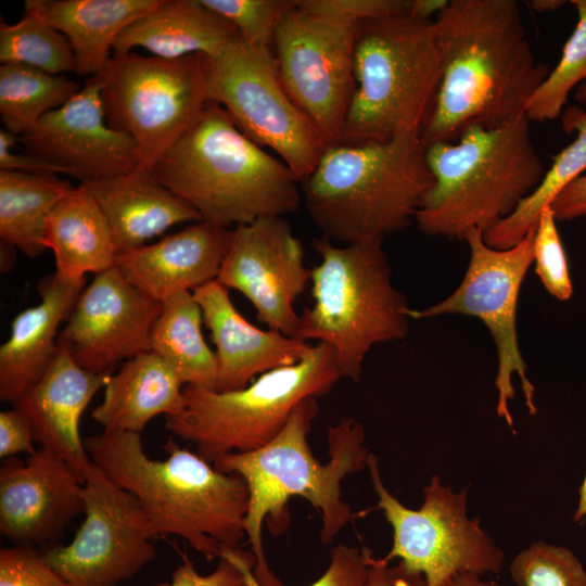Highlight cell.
<instances>
[{
	"mask_svg": "<svg viewBox=\"0 0 586 586\" xmlns=\"http://www.w3.org/2000/svg\"><path fill=\"white\" fill-rule=\"evenodd\" d=\"M523 22L514 0L447 1L434 18L443 73L420 135L424 146L524 114L550 67L536 59Z\"/></svg>",
	"mask_w": 586,
	"mask_h": 586,
	"instance_id": "obj_1",
	"label": "cell"
},
{
	"mask_svg": "<svg viewBox=\"0 0 586 586\" xmlns=\"http://www.w3.org/2000/svg\"><path fill=\"white\" fill-rule=\"evenodd\" d=\"M318 413L316 397H307L292 411L280 433L264 446L245 453L218 457L213 466L224 473H237L249 489L245 536L256 558L254 574L264 586H281L270 571L263 546V526L272 534L289 523L286 505L302 497L320 513V540L328 545L353 520L351 507L342 499V481L367 468L370 451L364 445L362 424L345 417L327 431L329 462L313 455L307 435Z\"/></svg>",
	"mask_w": 586,
	"mask_h": 586,
	"instance_id": "obj_2",
	"label": "cell"
},
{
	"mask_svg": "<svg viewBox=\"0 0 586 586\" xmlns=\"http://www.w3.org/2000/svg\"><path fill=\"white\" fill-rule=\"evenodd\" d=\"M84 443L91 461L138 500L153 538L178 536L211 561L245 536L250 497L239 474L217 470L173 437L165 459L149 457L139 433L103 430Z\"/></svg>",
	"mask_w": 586,
	"mask_h": 586,
	"instance_id": "obj_3",
	"label": "cell"
},
{
	"mask_svg": "<svg viewBox=\"0 0 586 586\" xmlns=\"http://www.w3.org/2000/svg\"><path fill=\"white\" fill-rule=\"evenodd\" d=\"M151 174L203 221L227 229L283 217L301 204L300 181L290 167L241 132L213 101Z\"/></svg>",
	"mask_w": 586,
	"mask_h": 586,
	"instance_id": "obj_4",
	"label": "cell"
},
{
	"mask_svg": "<svg viewBox=\"0 0 586 586\" xmlns=\"http://www.w3.org/2000/svg\"><path fill=\"white\" fill-rule=\"evenodd\" d=\"M420 135L328 146L301 181L307 214L323 237L349 244L410 226L433 184Z\"/></svg>",
	"mask_w": 586,
	"mask_h": 586,
	"instance_id": "obj_5",
	"label": "cell"
},
{
	"mask_svg": "<svg viewBox=\"0 0 586 586\" xmlns=\"http://www.w3.org/2000/svg\"><path fill=\"white\" fill-rule=\"evenodd\" d=\"M530 123L523 114L494 128L472 125L455 141L425 146L433 184L415 217L419 230L463 240L508 217L546 173Z\"/></svg>",
	"mask_w": 586,
	"mask_h": 586,
	"instance_id": "obj_6",
	"label": "cell"
},
{
	"mask_svg": "<svg viewBox=\"0 0 586 586\" xmlns=\"http://www.w3.org/2000/svg\"><path fill=\"white\" fill-rule=\"evenodd\" d=\"M383 239L336 245L314 239L320 256L311 268L314 303L300 315L297 340L330 345L342 378L358 382L370 349L409 331L406 296L392 282Z\"/></svg>",
	"mask_w": 586,
	"mask_h": 586,
	"instance_id": "obj_7",
	"label": "cell"
},
{
	"mask_svg": "<svg viewBox=\"0 0 586 586\" xmlns=\"http://www.w3.org/2000/svg\"><path fill=\"white\" fill-rule=\"evenodd\" d=\"M442 73L443 56L434 20L403 13L358 24L355 90L341 144L421 133Z\"/></svg>",
	"mask_w": 586,
	"mask_h": 586,
	"instance_id": "obj_8",
	"label": "cell"
},
{
	"mask_svg": "<svg viewBox=\"0 0 586 586\" xmlns=\"http://www.w3.org/2000/svg\"><path fill=\"white\" fill-rule=\"evenodd\" d=\"M341 378L333 348L317 343L298 362L267 371L240 390L184 385L186 407L166 417L165 426L213 463L270 442L302 400L327 394Z\"/></svg>",
	"mask_w": 586,
	"mask_h": 586,
	"instance_id": "obj_9",
	"label": "cell"
},
{
	"mask_svg": "<svg viewBox=\"0 0 586 586\" xmlns=\"http://www.w3.org/2000/svg\"><path fill=\"white\" fill-rule=\"evenodd\" d=\"M94 78L107 125L136 141V171L143 174L152 173L211 101L208 61L203 54L179 59L113 54Z\"/></svg>",
	"mask_w": 586,
	"mask_h": 586,
	"instance_id": "obj_10",
	"label": "cell"
},
{
	"mask_svg": "<svg viewBox=\"0 0 586 586\" xmlns=\"http://www.w3.org/2000/svg\"><path fill=\"white\" fill-rule=\"evenodd\" d=\"M380 508L393 530L391 550L383 559L421 574L428 586H445L459 573H499L504 552L482 530L479 519L467 513L468 488L455 492L437 475L423 487L419 509L404 506L385 487L379 460L367 462Z\"/></svg>",
	"mask_w": 586,
	"mask_h": 586,
	"instance_id": "obj_11",
	"label": "cell"
},
{
	"mask_svg": "<svg viewBox=\"0 0 586 586\" xmlns=\"http://www.w3.org/2000/svg\"><path fill=\"white\" fill-rule=\"evenodd\" d=\"M207 61L211 101L249 139L272 150L300 182L309 176L330 145L285 91L272 48L239 37Z\"/></svg>",
	"mask_w": 586,
	"mask_h": 586,
	"instance_id": "obj_12",
	"label": "cell"
},
{
	"mask_svg": "<svg viewBox=\"0 0 586 586\" xmlns=\"http://www.w3.org/2000/svg\"><path fill=\"white\" fill-rule=\"evenodd\" d=\"M463 241L469 245L470 260L459 286L448 297L432 306L409 308L408 317L425 319L460 314L476 317L484 322L497 351L496 411L513 430L509 404L515 396L512 384L514 374L520 378L528 412L534 415L537 411L534 404L535 387L526 375L517 331L518 300L523 280L534 260V232L508 249L489 246L480 228L469 230Z\"/></svg>",
	"mask_w": 586,
	"mask_h": 586,
	"instance_id": "obj_13",
	"label": "cell"
},
{
	"mask_svg": "<svg viewBox=\"0 0 586 586\" xmlns=\"http://www.w3.org/2000/svg\"><path fill=\"white\" fill-rule=\"evenodd\" d=\"M357 26L297 9L279 21L272 51L282 85L329 145L341 144L355 90Z\"/></svg>",
	"mask_w": 586,
	"mask_h": 586,
	"instance_id": "obj_14",
	"label": "cell"
},
{
	"mask_svg": "<svg viewBox=\"0 0 586 586\" xmlns=\"http://www.w3.org/2000/svg\"><path fill=\"white\" fill-rule=\"evenodd\" d=\"M84 521L67 545L42 551L72 586H118L155 558L146 515L138 500L93 462L82 483Z\"/></svg>",
	"mask_w": 586,
	"mask_h": 586,
	"instance_id": "obj_15",
	"label": "cell"
},
{
	"mask_svg": "<svg viewBox=\"0 0 586 586\" xmlns=\"http://www.w3.org/2000/svg\"><path fill=\"white\" fill-rule=\"evenodd\" d=\"M304 249L283 217H264L231 230L217 281L242 293L268 329L297 339L294 303L311 279Z\"/></svg>",
	"mask_w": 586,
	"mask_h": 586,
	"instance_id": "obj_16",
	"label": "cell"
},
{
	"mask_svg": "<svg viewBox=\"0 0 586 586\" xmlns=\"http://www.w3.org/2000/svg\"><path fill=\"white\" fill-rule=\"evenodd\" d=\"M162 310L156 301L114 267L94 275L75 303L59 340L74 359L93 373L150 352L151 333Z\"/></svg>",
	"mask_w": 586,
	"mask_h": 586,
	"instance_id": "obj_17",
	"label": "cell"
},
{
	"mask_svg": "<svg viewBox=\"0 0 586 586\" xmlns=\"http://www.w3.org/2000/svg\"><path fill=\"white\" fill-rule=\"evenodd\" d=\"M20 141L26 153L81 182L129 174L138 167L137 143L107 125L94 77L66 103L44 114Z\"/></svg>",
	"mask_w": 586,
	"mask_h": 586,
	"instance_id": "obj_18",
	"label": "cell"
},
{
	"mask_svg": "<svg viewBox=\"0 0 586 586\" xmlns=\"http://www.w3.org/2000/svg\"><path fill=\"white\" fill-rule=\"evenodd\" d=\"M84 512L82 481L43 447L25 462L10 457L0 468V534L13 544L56 540Z\"/></svg>",
	"mask_w": 586,
	"mask_h": 586,
	"instance_id": "obj_19",
	"label": "cell"
},
{
	"mask_svg": "<svg viewBox=\"0 0 586 586\" xmlns=\"http://www.w3.org/2000/svg\"><path fill=\"white\" fill-rule=\"evenodd\" d=\"M110 375L84 369L68 347L58 341L56 353L43 375L13 404L28 420L40 447L63 459L82 483L92 461L80 437V418Z\"/></svg>",
	"mask_w": 586,
	"mask_h": 586,
	"instance_id": "obj_20",
	"label": "cell"
},
{
	"mask_svg": "<svg viewBox=\"0 0 586 586\" xmlns=\"http://www.w3.org/2000/svg\"><path fill=\"white\" fill-rule=\"evenodd\" d=\"M192 293L216 346V391L246 387L256 375L298 362L311 346L308 342L276 330H262L249 322L233 305L229 290L217 280Z\"/></svg>",
	"mask_w": 586,
	"mask_h": 586,
	"instance_id": "obj_21",
	"label": "cell"
},
{
	"mask_svg": "<svg viewBox=\"0 0 586 586\" xmlns=\"http://www.w3.org/2000/svg\"><path fill=\"white\" fill-rule=\"evenodd\" d=\"M231 230L194 222L151 244L120 252L116 266L150 297L164 300L217 279Z\"/></svg>",
	"mask_w": 586,
	"mask_h": 586,
	"instance_id": "obj_22",
	"label": "cell"
},
{
	"mask_svg": "<svg viewBox=\"0 0 586 586\" xmlns=\"http://www.w3.org/2000/svg\"><path fill=\"white\" fill-rule=\"evenodd\" d=\"M86 279L55 273L39 283L40 303L18 313L0 346V399L15 404L46 372L56 349L59 328L68 318Z\"/></svg>",
	"mask_w": 586,
	"mask_h": 586,
	"instance_id": "obj_23",
	"label": "cell"
},
{
	"mask_svg": "<svg viewBox=\"0 0 586 586\" xmlns=\"http://www.w3.org/2000/svg\"><path fill=\"white\" fill-rule=\"evenodd\" d=\"M100 207L118 253L146 242L175 225L202 221L187 201L158 183L152 174H129L82 182Z\"/></svg>",
	"mask_w": 586,
	"mask_h": 586,
	"instance_id": "obj_24",
	"label": "cell"
},
{
	"mask_svg": "<svg viewBox=\"0 0 586 586\" xmlns=\"http://www.w3.org/2000/svg\"><path fill=\"white\" fill-rule=\"evenodd\" d=\"M235 27L201 0H160L116 38L114 54L141 47L152 55L179 59L191 54L216 56L238 39Z\"/></svg>",
	"mask_w": 586,
	"mask_h": 586,
	"instance_id": "obj_25",
	"label": "cell"
},
{
	"mask_svg": "<svg viewBox=\"0 0 586 586\" xmlns=\"http://www.w3.org/2000/svg\"><path fill=\"white\" fill-rule=\"evenodd\" d=\"M183 383L152 351L126 360L111 374L103 400L91 418L104 431L139 433L157 416H175L186 407Z\"/></svg>",
	"mask_w": 586,
	"mask_h": 586,
	"instance_id": "obj_26",
	"label": "cell"
},
{
	"mask_svg": "<svg viewBox=\"0 0 586 586\" xmlns=\"http://www.w3.org/2000/svg\"><path fill=\"white\" fill-rule=\"evenodd\" d=\"M160 0H26L71 44L77 75L94 77L109 63L118 35Z\"/></svg>",
	"mask_w": 586,
	"mask_h": 586,
	"instance_id": "obj_27",
	"label": "cell"
},
{
	"mask_svg": "<svg viewBox=\"0 0 586 586\" xmlns=\"http://www.w3.org/2000/svg\"><path fill=\"white\" fill-rule=\"evenodd\" d=\"M46 246L53 252L55 275L77 281L116 265L118 251L94 198L82 182L73 187L52 209Z\"/></svg>",
	"mask_w": 586,
	"mask_h": 586,
	"instance_id": "obj_28",
	"label": "cell"
},
{
	"mask_svg": "<svg viewBox=\"0 0 586 586\" xmlns=\"http://www.w3.org/2000/svg\"><path fill=\"white\" fill-rule=\"evenodd\" d=\"M72 188L58 174L0 170V243L29 258L43 253L48 218Z\"/></svg>",
	"mask_w": 586,
	"mask_h": 586,
	"instance_id": "obj_29",
	"label": "cell"
},
{
	"mask_svg": "<svg viewBox=\"0 0 586 586\" xmlns=\"http://www.w3.org/2000/svg\"><path fill=\"white\" fill-rule=\"evenodd\" d=\"M203 314L190 291L162 302L150 340L153 353L163 358L183 385L217 388V360L202 334Z\"/></svg>",
	"mask_w": 586,
	"mask_h": 586,
	"instance_id": "obj_30",
	"label": "cell"
},
{
	"mask_svg": "<svg viewBox=\"0 0 586 586\" xmlns=\"http://www.w3.org/2000/svg\"><path fill=\"white\" fill-rule=\"evenodd\" d=\"M561 124L566 133H576L575 139L553 157L536 189L508 217L483 232L489 246L508 249L534 232L543 211L586 171V111L568 107L561 114Z\"/></svg>",
	"mask_w": 586,
	"mask_h": 586,
	"instance_id": "obj_31",
	"label": "cell"
},
{
	"mask_svg": "<svg viewBox=\"0 0 586 586\" xmlns=\"http://www.w3.org/2000/svg\"><path fill=\"white\" fill-rule=\"evenodd\" d=\"M82 86L65 75H52L21 64L0 66V118L18 138L48 112L71 100Z\"/></svg>",
	"mask_w": 586,
	"mask_h": 586,
	"instance_id": "obj_32",
	"label": "cell"
},
{
	"mask_svg": "<svg viewBox=\"0 0 586 586\" xmlns=\"http://www.w3.org/2000/svg\"><path fill=\"white\" fill-rule=\"evenodd\" d=\"M0 62L26 65L52 75L75 72L74 53L66 37L29 11H24L14 24L1 18Z\"/></svg>",
	"mask_w": 586,
	"mask_h": 586,
	"instance_id": "obj_33",
	"label": "cell"
},
{
	"mask_svg": "<svg viewBox=\"0 0 586 586\" xmlns=\"http://www.w3.org/2000/svg\"><path fill=\"white\" fill-rule=\"evenodd\" d=\"M577 23L563 46L558 64L528 101L524 115L530 122L558 118L573 88L586 80V0H572Z\"/></svg>",
	"mask_w": 586,
	"mask_h": 586,
	"instance_id": "obj_34",
	"label": "cell"
},
{
	"mask_svg": "<svg viewBox=\"0 0 586 586\" xmlns=\"http://www.w3.org/2000/svg\"><path fill=\"white\" fill-rule=\"evenodd\" d=\"M518 586H586V570L568 548L536 542L520 551L509 566Z\"/></svg>",
	"mask_w": 586,
	"mask_h": 586,
	"instance_id": "obj_35",
	"label": "cell"
},
{
	"mask_svg": "<svg viewBox=\"0 0 586 586\" xmlns=\"http://www.w3.org/2000/svg\"><path fill=\"white\" fill-rule=\"evenodd\" d=\"M201 2L229 21L244 42L265 48H272L279 21L295 7V0H201Z\"/></svg>",
	"mask_w": 586,
	"mask_h": 586,
	"instance_id": "obj_36",
	"label": "cell"
},
{
	"mask_svg": "<svg viewBox=\"0 0 586 586\" xmlns=\"http://www.w3.org/2000/svg\"><path fill=\"white\" fill-rule=\"evenodd\" d=\"M533 254L535 271L548 293L559 301L570 300L573 284L557 220L550 206L543 211L535 228Z\"/></svg>",
	"mask_w": 586,
	"mask_h": 586,
	"instance_id": "obj_37",
	"label": "cell"
},
{
	"mask_svg": "<svg viewBox=\"0 0 586 586\" xmlns=\"http://www.w3.org/2000/svg\"><path fill=\"white\" fill-rule=\"evenodd\" d=\"M242 571L247 586H264L254 574L256 558L253 552L237 548H222ZM368 563L365 547L339 545L331 550V560L324 573L309 586H365Z\"/></svg>",
	"mask_w": 586,
	"mask_h": 586,
	"instance_id": "obj_38",
	"label": "cell"
},
{
	"mask_svg": "<svg viewBox=\"0 0 586 586\" xmlns=\"http://www.w3.org/2000/svg\"><path fill=\"white\" fill-rule=\"evenodd\" d=\"M0 586H72L33 545L0 549Z\"/></svg>",
	"mask_w": 586,
	"mask_h": 586,
	"instance_id": "obj_39",
	"label": "cell"
},
{
	"mask_svg": "<svg viewBox=\"0 0 586 586\" xmlns=\"http://www.w3.org/2000/svg\"><path fill=\"white\" fill-rule=\"evenodd\" d=\"M301 11L336 23L361 22L408 13L410 0H296Z\"/></svg>",
	"mask_w": 586,
	"mask_h": 586,
	"instance_id": "obj_40",
	"label": "cell"
},
{
	"mask_svg": "<svg viewBox=\"0 0 586 586\" xmlns=\"http://www.w3.org/2000/svg\"><path fill=\"white\" fill-rule=\"evenodd\" d=\"M155 586H247L240 568L225 553L218 558V564L208 574H201L188 555L180 552V561L174 570L170 581Z\"/></svg>",
	"mask_w": 586,
	"mask_h": 586,
	"instance_id": "obj_41",
	"label": "cell"
},
{
	"mask_svg": "<svg viewBox=\"0 0 586 586\" xmlns=\"http://www.w3.org/2000/svg\"><path fill=\"white\" fill-rule=\"evenodd\" d=\"M35 437L26 417L15 407L0 412V457L10 458L18 453L33 455Z\"/></svg>",
	"mask_w": 586,
	"mask_h": 586,
	"instance_id": "obj_42",
	"label": "cell"
},
{
	"mask_svg": "<svg viewBox=\"0 0 586 586\" xmlns=\"http://www.w3.org/2000/svg\"><path fill=\"white\" fill-rule=\"evenodd\" d=\"M365 551L368 563L365 586H428L421 574L408 571L399 562L391 565L383 558H375L367 547Z\"/></svg>",
	"mask_w": 586,
	"mask_h": 586,
	"instance_id": "obj_43",
	"label": "cell"
},
{
	"mask_svg": "<svg viewBox=\"0 0 586 586\" xmlns=\"http://www.w3.org/2000/svg\"><path fill=\"white\" fill-rule=\"evenodd\" d=\"M17 138L4 128L0 129V170L64 174L62 168L40 157L15 153L12 148Z\"/></svg>",
	"mask_w": 586,
	"mask_h": 586,
	"instance_id": "obj_44",
	"label": "cell"
},
{
	"mask_svg": "<svg viewBox=\"0 0 586 586\" xmlns=\"http://www.w3.org/2000/svg\"><path fill=\"white\" fill-rule=\"evenodd\" d=\"M557 221L586 217V174L565 187L550 204Z\"/></svg>",
	"mask_w": 586,
	"mask_h": 586,
	"instance_id": "obj_45",
	"label": "cell"
},
{
	"mask_svg": "<svg viewBox=\"0 0 586 586\" xmlns=\"http://www.w3.org/2000/svg\"><path fill=\"white\" fill-rule=\"evenodd\" d=\"M448 0H410L408 13L420 20H432L444 9Z\"/></svg>",
	"mask_w": 586,
	"mask_h": 586,
	"instance_id": "obj_46",
	"label": "cell"
},
{
	"mask_svg": "<svg viewBox=\"0 0 586 586\" xmlns=\"http://www.w3.org/2000/svg\"><path fill=\"white\" fill-rule=\"evenodd\" d=\"M445 586H499L493 581H485L481 575L474 573H459L455 575Z\"/></svg>",
	"mask_w": 586,
	"mask_h": 586,
	"instance_id": "obj_47",
	"label": "cell"
},
{
	"mask_svg": "<svg viewBox=\"0 0 586 586\" xmlns=\"http://www.w3.org/2000/svg\"><path fill=\"white\" fill-rule=\"evenodd\" d=\"M574 522L582 523L586 520V473L578 492L577 506L573 515Z\"/></svg>",
	"mask_w": 586,
	"mask_h": 586,
	"instance_id": "obj_48",
	"label": "cell"
},
{
	"mask_svg": "<svg viewBox=\"0 0 586 586\" xmlns=\"http://www.w3.org/2000/svg\"><path fill=\"white\" fill-rule=\"evenodd\" d=\"M562 0H533L530 2L532 9L539 13L555 12L564 5Z\"/></svg>",
	"mask_w": 586,
	"mask_h": 586,
	"instance_id": "obj_49",
	"label": "cell"
},
{
	"mask_svg": "<svg viewBox=\"0 0 586 586\" xmlns=\"http://www.w3.org/2000/svg\"><path fill=\"white\" fill-rule=\"evenodd\" d=\"M575 99L579 103L586 104V80L576 88Z\"/></svg>",
	"mask_w": 586,
	"mask_h": 586,
	"instance_id": "obj_50",
	"label": "cell"
}]
</instances>
